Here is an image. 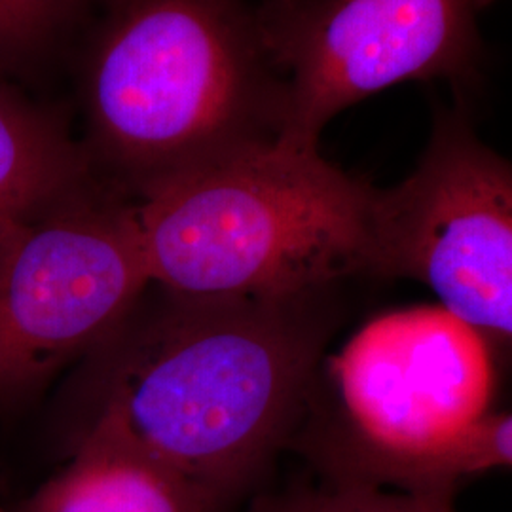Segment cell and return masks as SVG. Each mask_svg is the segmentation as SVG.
Returning <instances> with one entry per match:
<instances>
[{
    "label": "cell",
    "mask_w": 512,
    "mask_h": 512,
    "mask_svg": "<svg viewBox=\"0 0 512 512\" xmlns=\"http://www.w3.org/2000/svg\"><path fill=\"white\" fill-rule=\"evenodd\" d=\"M243 512H456L454 499L323 482L256 495Z\"/></svg>",
    "instance_id": "obj_11"
},
{
    "label": "cell",
    "mask_w": 512,
    "mask_h": 512,
    "mask_svg": "<svg viewBox=\"0 0 512 512\" xmlns=\"http://www.w3.org/2000/svg\"><path fill=\"white\" fill-rule=\"evenodd\" d=\"M86 0H0V76L31 74L76 29Z\"/></svg>",
    "instance_id": "obj_10"
},
{
    "label": "cell",
    "mask_w": 512,
    "mask_h": 512,
    "mask_svg": "<svg viewBox=\"0 0 512 512\" xmlns=\"http://www.w3.org/2000/svg\"><path fill=\"white\" fill-rule=\"evenodd\" d=\"M14 512H228L118 427L90 420L73 456Z\"/></svg>",
    "instance_id": "obj_8"
},
{
    "label": "cell",
    "mask_w": 512,
    "mask_h": 512,
    "mask_svg": "<svg viewBox=\"0 0 512 512\" xmlns=\"http://www.w3.org/2000/svg\"><path fill=\"white\" fill-rule=\"evenodd\" d=\"M372 275L418 281L495 353L511 348V164L461 112L437 118L410 177L378 188Z\"/></svg>",
    "instance_id": "obj_6"
},
{
    "label": "cell",
    "mask_w": 512,
    "mask_h": 512,
    "mask_svg": "<svg viewBox=\"0 0 512 512\" xmlns=\"http://www.w3.org/2000/svg\"><path fill=\"white\" fill-rule=\"evenodd\" d=\"M495 0H268L256 14L283 84L277 141L319 147L349 105L408 80L473 73L478 18Z\"/></svg>",
    "instance_id": "obj_7"
},
{
    "label": "cell",
    "mask_w": 512,
    "mask_h": 512,
    "mask_svg": "<svg viewBox=\"0 0 512 512\" xmlns=\"http://www.w3.org/2000/svg\"><path fill=\"white\" fill-rule=\"evenodd\" d=\"M330 291L188 296L148 285L92 353V416L230 511L287 448L338 325Z\"/></svg>",
    "instance_id": "obj_1"
},
{
    "label": "cell",
    "mask_w": 512,
    "mask_h": 512,
    "mask_svg": "<svg viewBox=\"0 0 512 512\" xmlns=\"http://www.w3.org/2000/svg\"><path fill=\"white\" fill-rule=\"evenodd\" d=\"M376 196L319 147L275 139L148 184L133 207L152 285L281 298L372 275Z\"/></svg>",
    "instance_id": "obj_4"
},
{
    "label": "cell",
    "mask_w": 512,
    "mask_h": 512,
    "mask_svg": "<svg viewBox=\"0 0 512 512\" xmlns=\"http://www.w3.org/2000/svg\"><path fill=\"white\" fill-rule=\"evenodd\" d=\"M80 97L97 173L133 198L281 129L283 84L243 0H105Z\"/></svg>",
    "instance_id": "obj_3"
},
{
    "label": "cell",
    "mask_w": 512,
    "mask_h": 512,
    "mask_svg": "<svg viewBox=\"0 0 512 512\" xmlns=\"http://www.w3.org/2000/svg\"><path fill=\"white\" fill-rule=\"evenodd\" d=\"M12 222H0V249H2V243H4V236H6V230Z\"/></svg>",
    "instance_id": "obj_12"
},
{
    "label": "cell",
    "mask_w": 512,
    "mask_h": 512,
    "mask_svg": "<svg viewBox=\"0 0 512 512\" xmlns=\"http://www.w3.org/2000/svg\"><path fill=\"white\" fill-rule=\"evenodd\" d=\"M490 342L442 306L370 319L313 372L287 448L323 482L450 497L511 467Z\"/></svg>",
    "instance_id": "obj_2"
},
{
    "label": "cell",
    "mask_w": 512,
    "mask_h": 512,
    "mask_svg": "<svg viewBox=\"0 0 512 512\" xmlns=\"http://www.w3.org/2000/svg\"><path fill=\"white\" fill-rule=\"evenodd\" d=\"M103 181L55 112L0 82V222H21Z\"/></svg>",
    "instance_id": "obj_9"
},
{
    "label": "cell",
    "mask_w": 512,
    "mask_h": 512,
    "mask_svg": "<svg viewBox=\"0 0 512 512\" xmlns=\"http://www.w3.org/2000/svg\"><path fill=\"white\" fill-rule=\"evenodd\" d=\"M148 285L133 198L105 179L12 222L0 249V397L90 355Z\"/></svg>",
    "instance_id": "obj_5"
}]
</instances>
